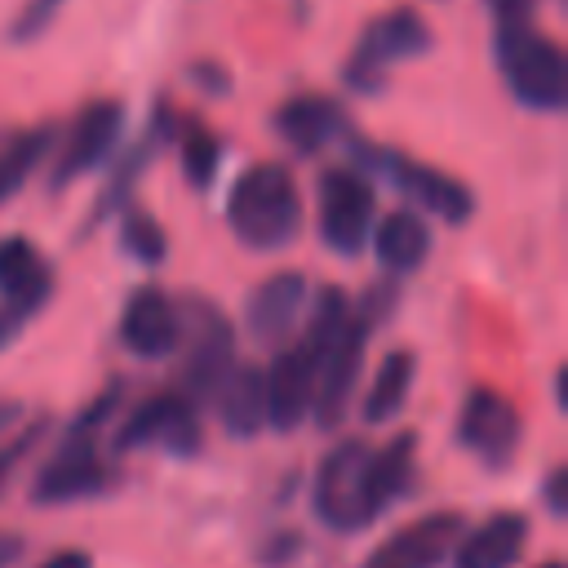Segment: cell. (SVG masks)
Wrapping results in <instances>:
<instances>
[{
    "label": "cell",
    "mask_w": 568,
    "mask_h": 568,
    "mask_svg": "<svg viewBox=\"0 0 568 568\" xmlns=\"http://www.w3.org/2000/svg\"><path fill=\"white\" fill-rule=\"evenodd\" d=\"M395 280H377L368 284L359 297H351V320L346 328L333 337V346L320 355V368H315V399H311V422L320 430H337L351 408H355V390L364 382V359H368V337L390 320L395 311Z\"/></svg>",
    "instance_id": "cell-1"
},
{
    "label": "cell",
    "mask_w": 568,
    "mask_h": 568,
    "mask_svg": "<svg viewBox=\"0 0 568 568\" xmlns=\"http://www.w3.org/2000/svg\"><path fill=\"white\" fill-rule=\"evenodd\" d=\"M226 226L253 253H280L302 231V191L288 164H248L226 191Z\"/></svg>",
    "instance_id": "cell-2"
},
{
    "label": "cell",
    "mask_w": 568,
    "mask_h": 568,
    "mask_svg": "<svg viewBox=\"0 0 568 568\" xmlns=\"http://www.w3.org/2000/svg\"><path fill=\"white\" fill-rule=\"evenodd\" d=\"M493 62L506 93L537 115H559L568 106V53L537 22H497Z\"/></svg>",
    "instance_id": "cell-3"
},
{
    "label": "cell",
    "mask_w": 568,
    "mask_h": 568,
    "mask_svg": "<svg viewBox=\"0 0 568 568\" xmlns=\"http://www.w3.org/2000/svg\"><path fill=\"white\" fill-rule=\"evenodd\" d=\"M346 155H351V164L359 173L390 182L408 200V209H417V213H426V217H435L444 226H462V222L475 217V191L462 178H453L448 169H439V164L413 160V155H404L395 146L368 142L359 133H346Z\"/></svg>",
    "instance_id": "cell-4"
},
{
    "label": "cell",
    "mask_w": 568,
    "mask_h": 568,
    "mask_svg": "<svg viewBox=\"0 0 568 568\" xmlns=\"http://www.w3.org/2000/svg\"><path fill=\"white\" fill-rule=\"evenodd\" d=\"M182 342H178V390L195 404L209 408V399L217 395L222 377L235 368V324L231 315L213 302V297H182Z\"/></svg>",
    "instance_id": "cell-5"
},
{
    "label": "cell",
    "mask_w": 568,
    "mask_h": 568,
    "mask_svg": "<svg viewBox=\"0 0 568 568\" xmlns=\"http://www.w3.org/2000/svg\"><path fill=\"white\" fill-rule=\"evenodd\" d=\"M44 448L49 457L31 470V488H27L36 506L53 510V506H75V501H98L120 488V466L111 453H102L98 435H80L62 426V435Z\"/></svg>",
    "instance_id": "cell-6"
},
{
    "label": "cell",
    "mask_w": 568,
    "mask_h": 568,
    "mask_svg": "<svg viewBox=\"0 0 568 568\" xmlns=\"http://www.w3.org/2000/svg\"><path fill=\"white\" fill-rule=\"evenodd\" d=\"M430 49H435L430 22H426L413 4H395V9L377 13V18L359 31L355 49H351L346 62H342V84H346L351 93L377 98V93L386 89L390 67L413 62V58H426Z\"/></svg>",
    "instance_id": "cell-7"
},
{
    "label": "cell",
    "mask_w": 568,
    "mask_h": 568,
    "mask_svg": "<svg viewBox=\"0 0 568 568\" xmlns=\"http://www.w3.org/2000/svg\"><path fill=\"white\" fill-rule=\"evenodd\" d=\"M124 124H129V106L120 98H93L84 102L67 129L53 138V151H49V191L62 195L67 186L84 182L89 173L106 169V160L120 151V138H124Z\"/></svg>",
    "instance_id": "cell-8"
},
{
    "label": "cell",
    "mask_w": 568,
    "mask_h": 568,
    "mask_svg": "<svg viewBox=\"0 0 568 568\" xmlns=\"http://www.w3.org/2000/svg\"><path fill=\"white\" fill-rule=\"evenodd\" d=\"M377 222V191L373 178L355 164H328L315 182V226L320 244L337 257H359L368 248Z\"/></svg>",
    "instance_id": "cell-9"
},
{
    "label": "cell",
    "mask_w": 568,
    "mask_h": 568,
    "mask_svg": "<svg viewBox=\"0 0 568 568\" xmlns=\"http://www.w3.org/2000/svg\"><path fill=\"white\" fill-rule=\"evenodd\" d=\"M200 444H204L200 408L173 386V390H155V395L129 404V413L120 417V426L106 439V453L124 457L133 448H160L169 457H195Z\"/></svg>",
    "instance_id": "cell-10"
},
{
    "label": "cell",
    "mask_w": 568,
    "mask_h": 568,
    "mask_svg": "<svg viewBox=\"0 0 568 568\" xmlns=\"http://www.w3.org/2000/svg\"><path fill=\"white\" fill-rule=\"evenodd\" d=\"M453 444L462 453H470L484 470H506L524 444V417L501 390L470 386L462 395V408L453 422Z\"/></svg>",
    "instance_id": "cell-11"
},
{
    "label": "cell",
    "mask_w": 568,
    "mask_h": 568,
    "mask_svg": "<svg viewBox=\"0 0 568 568\" xmlns=\"http://www.w3.org/2000/svg\"><path fill=\"white\" fill-rule=\"evenodd\" d=\"M364 457H368V439H337L311 479V510L328 532H364L368 515H364Z\"/></svg>",
    "instance_id": "cell-12"
},
{
    "label": "cell",
    "mask_w": 568,
    "mask_h": 568,
    "mask_svg": "<svg viewBox=\"0 0 568 568\" xmlns=\"http://www.w3.org/2000/svg\"><path fill=\"white\" fill-rule=\"evenodd\" d=\"M173 129H178L173 106H169V102H155L151 115H146V124H142V133H138L124 151H115V155L106 160V182L98 186V195H93V204H89L84 235H93L106 217H115V213L133 200L138 182L146 178V169L155 164V155L164 151V142H173Z\"/></svg>",
    "instance_id": "cell-13"
},
{
    "label": "cell",
    "mask_w": 568,
    "mask_h": 568,
    "mask_svg": "<svg viewBox=\"0 0 568 568\" xmlns=\"http://www.w3.org/2000/svg\"><path fill=\"white\" fill-rule=\"evenodd\" d=\"M306 302H311V280L302 271L284 266V271H275V275H266V280H257L248 288V297H244V333L257 346L275 351V346L297 337Z\"/></svg>",
    "instance_id": "cell-14"
},
{
    "label": "cell",
    "mask_w": 568,
    "mask_h": 568,
    "mask_svg": "<svg viewBox=\"0 0 568 568\" xmlns=\"http://www.w3.org/2000/svg\"><path fill=\"white\" fill-rule=\"evenodd\" d=\"M315 368H320V355L302 337H293V342L271 351V364L262 368V382H266V430L288 435L302 422H311Z\"/></svg>",
    "instance_id": "cell-15"
},
{
    "label": "cell",
    "mask_w": 568,
    "mask_h": 568,
    "mask_svg": "<svg viewBox=\"0 0 568 568\" xmlns=\"http://www.w3.org/2000/svg\"><path fill=\"white\" fill-rule=\"evenodd\" d=\"M466 519L462 510H426L399 528H390L364 559V568H444Z\"/></svg>",
    "instance_id": "cell-16"
},
{
    "label": "cell",
    "mask_w": 568,
    "mask_h": 568,
    "mask_svg": "<svg viewBox=\"0 0 568 568\" xmlns=\"http://www.w3.org/2000/svg\"><path fill=\"white\" fill-rule=\"evenodd\" d=\"M178 342H182V306L160 284H138L120 306V346L142 364H160L173 359Z\"/></svg>",
    "instance_id": "cell-17"
},
{
    "label": "cell",
    "mask_w": 568,
    "mask_h": 568,
    "mask_svg": "<svg viewBox=\"0 0 568 568\" xmlns=\"http://www.w3.org/2000/svg\"><path fill=\"white\" fill-rule=\"evenodd\" d=\"M271 129L275 138L297 151V155H320L328 151L337 138L351 133L346 106L333 93H293L271 111Z\"/></svg>",
    "instance_id": "cell-18"
},
{
    "label": "cell",
    "mask_w": 568,
    "mask_h": 568,
    "mask_svg": "<svg viewBox=\"0 0 568 568\" xmlns=\"http://www.w3.org/2000/svg\"><path fill=\"white\" fill-rule=\"evenodd\" d=\"M417 488V430H395L386 444H368L364 457V515L377 524Z\"/></svg>",
    "instance_id": "cell-19"
},
{
    "label": "cell",
    "mask_w": 568,
    "mask_h": 568,
    "mask_svg": "<svg viewBox=\"0 0 568 568\" xmlns=\"http://www.w3.org/2000/svg\"><path fill=\"white\" fill-rule=\"evenodd\" d=\"M532 524L524 510H493L475 528H462L448 568H515L528 550Z\"/></svg>",
    "instance_id": "cell-20"
},
{
    "label": "cell",
    "mask_w": 568,
    "mask_h": 568,
    "mask_svg": "<svg viewBox=\"0 0 568 568\" xmlns=\"http://www.w3.org/2000/svg\"><path fill=\"white\" fill-rule=\"evenodd\" d=\"M368 248L382 266V275L390 280H404L413 275L430 248H435V231H430V217L417 213V209H390L373 222V235H368Z\"/></svg>",
    "instance_id": "cell-21"
},
{
    "label": "cell",
    "mask_w": 568,
    "mask_h": 568,
    "mask_svg": "<svg viewBox=\"0 0 568 568\" xmlns=\"http://www.w3.org/2000/svg\"><path fill=\"white\" fill-rule=\"evenodd\" d=\"M209 408L217 413L222 435L231 439H257L266 430V382H262V364H240L222 377L217 395L209 399Z\"/></svg>",
    "instance_id": "cell-22"
},
{
    "label": "cell",
    "mask_w": 568,
    "mask_h": 568,
    "mask_svg": "<svg viewBox=\"0 0 568 568\" xmlns=\"http://www.w3.org/2000/svg\"><path fill=\"white\" fill-rule=\"evenodd\" d=\"M53 297V266L27 235H0V302L44 311Z\"/></svg>",
    "instance_id": "cell-23"
},
{
    "label": "cell",
    "mask_w": 568,
    "mask_h": 568,
    "mask_svg": "<svg viewBox=\"0 0 568 568\" xmlns=\"http://www.w3.org/2000/svg\"><path fill=\"white\" fill-rule=\"evenodd\" d=\"M413 382H417V355L408 346H390L377 368L368 373V386H364V399H359V417L368 426H386L404 413L408 395H413Z\"/></svg>",
    "instance_id": "cell-24"
},
{
    "label": "cell",
    "mask_w": 568,
    "mask_h": 568,
    "mask_svg": "<svg viewBox=\"0 0 568 568\" xmlns=\"http://www.w3.org/2000/svg\"><path fill=\"white\" fill-rule=\"evenodd\" d=\"M58 129L53 124H31V129H9L0 133V209L36 178V169L49 164Z\"/></svg>",
    "instance_id": "cell-25"
},
{
    "label": "cell",
    "mask_w": 568,
    "mask_h": 568,
    "mask_svg": "<svg viewBox=\"0 0 568 568\" xmlns=\"http://www.w3.org/2000/svg\"><path fill=\"white\" fill-rule=\"evenodd\" d=\"M173 146H178V169H182L186 186L191 191H209L217 182V173H222V155H226L222 138L200 120H178Z\"/></svg>",
    "instance_id": "cell-26"
},
{
    "label": "cell",
    "mask_w": 568,
    "mask_h": 568,
    "mask_svg": "<svg viewBox=\"0 0 568 568\" xmlns=\"http://www.w3.org/2000/svg\"><path fill=\"white\" fill-rule=\"evenodd\" d=\"M53 417L49 413H22L4 435H0V497H9V488L27 475V466L36 462V453L53 439Z\"/></svg>",
    "instance_id": "cell-27"
},
{
    "label": "cell",
    "mask_w": 568,
    "mask_h": 568,
    "mask_svg": "<svg viewBox=\"0 0 568 568\" xmlns=\"http://www.w3.org/2000/svg\"><path fill=\"white\" fill-rule=\"evenodd\" d=\"M115 244H120V253H124L129 262H138V266H160V262L169 257V235H164L160 217H155L151 209L133 204V200L115 213Z\"/></svg>",
    "instance_id": "cell-28"
},
{
    "label": "cell",
    "mask_w": 568,
    "mask_h": 568,
    "mask_svg": "<svg viewBox=\"0 0 568 568\" xmlns=\"http://www.w3.org/2000/svg\"><path fill=\"white\" fill-rule=\"evenodd\" d=\"M62 9H67V0H22L18 13L9 18L4 40H9V44H36L40 36L53 31V22L62 18Z\"/></svg>",
    "instance_id": "cell-29"
},
{
    "label": "cell",
    "mask_w": 568,
    "mask_h": 568,
    "mask_svg": "<svg viewBox=\"0 0 568 568\" xmlns=\"http://www.w3.org/2000/svg\"><path fill=\"white\" fill-rule=\"evenodd\" d=\"M186 80L200 84V93H213V98H226L231 93V71L222 62H213V58H195L186 67Z\"/></svg>",
    "instance_id": "cell-30"
},
{
    "label": "cell",
    "mask_w": 568,
    "mask_h": 568,
    "mask_svg": "<svg viewBox=\"0 0 568 568\" xmlns=\"http://www.w3.org/2000/svg\"><path fill=\"white\" fill-rule=\"evenodd\" d=\"M541 506L550 519H568V466H550L541 479Z\"/></svg>",
    "instance_id": "cell-31"
},
{
    "label": "cell",
    "mask_w": 568,
    "mask_h": 568,
    "mask_svg": "<svg viewBox=\"0 0 568 568\" xmlns=\"http://www.w3.org/2000/svg\"><path fill=\"white\" fill-rule=\"evenodd\" d=\"M302 555V532H293V528H284V532H275L271 541H262V550H257V559L266 564V568H280V564H293Z\"/></svg>",
    "instance_id": "cell-32"
},
{
    "label": "cell",
    "mask_w": 568,
    "mask_h": 568,
    "mask_svg": "<svg viewBox=\"0 0 568 568\" xmlns=\"http://www.w3.org/2000/svg\"><path fill=\"white\" fill-rule=\"evenodd\" d=\"M40 311L36 306H22V302H0V351L13 346V337L36 320Z\"/></svg>",
    "instance_id": "cell-33"
},
{
    "label": "cell",
    "mask_w": 568,
    "mask_h": 568,
    "mask_svg": "<svg viewBox=\"0 0 568 568\" xmlns=\"http://www.w3.org/2000/svg\"><path fill=\"white\" fill-rule=\"evenodd\" d=\"M537 4H541V0H484L493 27H497V22H532Z\"/></svg>",
    "instance_id": "cell-34"
},
{
    "label": "cell",
    "mask_w": 568,
    "mask_h": 568,
    "mask_svg": "<svg viewBox=\"0 0 568 568\" xmlns=\"http://www.w3.org/2000/svg\"><path fill=\"white\" fill-rule=\"evenodd\" d=\"M36 568H93V555L80 546H67V550H53L49 559H40Z\"/></svg>",
    "instance_id": "cell-35"
},
{
    "label": "cell",
    "mask_w": 568,
    "mask_h": 568,
    "mask_svg": "<svg viewBox=\"0 0 568 568\" xmlns=\"http://www.w3.org/2000/svg\"><path fill=\"white\" fill-rule=\"evenodd\" d=\"M22 550H27V537L13 528H0V568H13L22 559Z\"/></svg>",
    "instance_id": "cell-36"
},
{
    "label": "cell",
    "mask_w": 568,
    "mask_h": 568,
    "mask_svg": "<svg viewBox=\"0 0 568 568\" xmlns=\"http://www.w3.org/2000/svg\"><path fill=\"white\" fill-rule=\"evenodd\" d=\"M22 413H27V404H22V399H13V395H0V435H4V430H9V426L22 417Z\"/></svg>",
    "instance_id": "cell-37"
},
{
    "label": "cell",
    "mask_w": 568,
    "mask_h": 568,
    "mask_svg": "<svg viewBox=\"0 0 568 568\" xmlns=\"http://www.w3.org/2000/svg\"><path fill=\"white\" fill-rule=\"evenodd\" d=\"M564 382H568V368L559 364V368H555V377H550V386H555V413H568V395H564Z\"/></svg>",
    "instance_id": "cell-38"
},
{
    "label": "cell",
    "mask_w": 568,
    "mask_h": 568,
    "mask_svg": "<svg viewBox=\"0 0 568 568\" xmlns=\"http://www.w3.org/2000/svg\"><path fill=\"white\" fill-rule=\"evenodd\" d=\"M532 568H564V559H541V564H532Z\"/></svg>",
    "instance_id": "cell-39"
}]
</instances>
